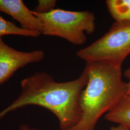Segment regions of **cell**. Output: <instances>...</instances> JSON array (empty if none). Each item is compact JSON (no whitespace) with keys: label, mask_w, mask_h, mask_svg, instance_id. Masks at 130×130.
I'll list each match as a JSON object with an SVG mask.
<instances>
[{"label":"cell","mask_w":130,"mask_h":130,"mask_svg":"<svg viewBox=\"0 0 130 130\" xmlns=\"http://www.w3.org/2000/svg\"><path fill=\"white\" fill-rule=\"evenodd\" d=\"M88 82L84 70L79 78L59 83L45 72H37L21 82V91L8 107L0 112V119L7 113L28 105L43 107L57 118L60 130H70L80 121L81 93Z\"/></svg>","instance_id":"1"},{"label":"cell","mask_w":130,"mask_h":130,"mask_svg":"<svg viewBox=\"0 0 130 130\" xmlns=\"http://www.w3.org/2000/svg\"><path fill=\"white\" fill-rule=\"evenodd\" d=\"M88 82L81 93L82 117L70 130H95L100 118L128 95L127 83L122 79L121 68L102 63H86Z\"/></svg>","instance_id":"2"},{"label":"cell","mask_w":130,"mask_h":130,"mask_svg":"<svg viewBox=\"0 0 130 130\" xmlns=\"http://www.w3.org/2000/svg\"><path fill=\"white\" fill-rule=\"evenodd\" d=\"M33 13L42 22V35L61 38L75 45L84 44L86 34H92L95 29L94 14L89 11L55 9L46 14Z\"/></svg>","instance_id":"3"},{"label":"cell","mask_w":130,"mask_h":130,"mask_svg":"<svg viewBox=\"0 0 130 130\" xmlns=\"http://www.w3.org/2000/svg\"><path fill=\"white\" fill-rule=\"evenodd\" d=\"M130 54V21L115 22L102 37L76 53L86 63H102L121 68Z\"/></svg>","instance_id":"4"},{"label":"cell","mask_w":130,"mask_h":130,"mask_svg":"<svg viewBox=\"0 0 130 130\" xmlns=\"http://www.w3.org/2000/svg\"><path fill=\"white\" fill-rule=\"evenodd\" d=\"M45 56L42 50L26 52L8 46L0 37V85L5 83L15 71L29 64L42 61Z\"/></svg>","instance_id":"5"},{"label":"cell","mask_w":130,"mask_h":130,"mask_svg":"<svg viewBox=\"0 0 130 130\" xmlns=\"http://www.w3.org/2000/svg\"><path fill=\"white\" fill-rule=\"evenodd\" d=\"M0 12L11 16L19 22L24 29L42 34L43 26L41 20L22 0H0Z\"/></svg>","instance_id":"6"},{"label":"cell","mask_w":130,"mask_h":130,"mask_svg":"<svg viewBox=\"0 0 130 130\" xmlns=\"http://www.w3.org/2000/svg\"><path fill=\"white\" fill-rule=\"evenodd\" d=\"M105 119L130 128V95H128L116 107L107 113Z\"/></svg>","instance_id":"7"},{"label":"cell","mask_w":130,"mask_h":130,"mask_svg":"<svg viewBox=\"0 0 130 130\" xmlns=\"http://www.w3.org/2000/svg\"><path fill=\"white\" fill-rule=\"evenodd\" d=\"M106 5L115 22L130 21V0H107Z\"/></svg>","instance_id":"8"},{"label":"cell","mask_w":130,"mask_h":130,"mask_svg":"<svg viewBox=\"0 0 130 130\" xmlns=\"http://www.w3.org/2000/svg\"><path fill=\"white\" fill-rule=\"evenodd\" d=\"M7 35L38 37L41 34L36 31L27 30L21 28H19L14 23L5 20L0 15V37Z\"/></svg>","instance_id":"9"},{"label":"cell","mask_w":130,"mask_h":130,"mask_svg":"<svg viewBox=\"0 0 130 130\" xmlns=\"http://www.w3.org/2000/svg\"><path fill=\"white\" fill-rule=\"evenodd\" d=\"M56 4V0H39L38 4L32 11L37 14L48 13L55 9Z\"/></svg>","instance_id":"10"},{"label":"cell","mask_w":130,"mask_h":130,"mask_svg":"<svg viewBox=\"0 0 130 130\" xmlns=\"http://www.w3.org/2000/svg\"><path fill=\"white\" fill-rule=\"evenodd\" d=\"M110 130H130V128L119 124L117 126H112Z\"/></svg>","instance_id":"11"},{"label":"cell","mask_w":130,"mask_h":130,"mask_svg":"<svg viewBox=\"0 0 130 130\" xmlns=\"http://www.w3.org/2000/svg\"><path fill=\"white\" fill-rule=\"evenodd\" d=\"M124 75L128 79V82L127 83L128 88H129V91H128V95H130V67L128 68L125 72Z\"/></svg>","instance_id":"12"},{"label":"cell","mask_w":130,"mask_h":130,"mask_svg":"<svg viewBox=\"0 0 130 130\" xmlns=\"http://www.w3.org/2000/svg\"><path fill=\"white\" fill-rule=\"evenodd\" d=\"M18 130H38L35 128L31 127L27 124H23L19 127Z\"/></svg>","instance_id":"13"}]
</instances>
